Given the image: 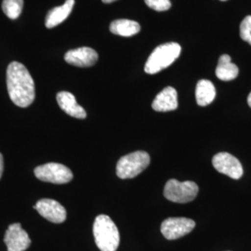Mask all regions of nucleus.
<instances>
[{"instance_id":"6e6552de","label":"nucleus","mask_w":251,"mask_h":251,"mask_svg":"<svg viewBox=\"0 0 251 251\" xmlns=\"http://www.w3.org/2000/svg\"><path fill=\"white\" fill-rule=\"evenodd\" d=\"M212 165L217 171L233 179L243 176V168L239 160L228 152H219L212 158Z\"/></svg>"},{"instance_id":"f257e3e1","label":"nucleus","mask_w":251,"mask_h":251,"mask_svg":"<svg viewBox=\"0 0 251 251\" xmlns=\"http://www.w3.org/2000/svg\"><path fill=\"white\" fill-rule=\"evenodd\" d=\"M7 87L9 98L19 107L31 105L36 97L35 83L26 67L18 63H9L7 69Z\"/></svg>"},{"instance_id":"0eeeda50","label":"nucleus","mask_w":251,"mask_h":251,"mask_svg":"<svg viewBox=\"0 0 251 251\" xmlns=\"http://www.w3.org/2000/svg\"><path fill=\"white\" fill-rule=\"evenodd\" d=\"M195 221L188 218H168L161 225V233L168 240L180 238L193 231Z\"/></svg>"},{"instance_id":"423d86ee","label":"nucleus","mask_w":251,"mask_h":251,"mask_svg":"<svg viewBox=\"0 0 251 251\" xmlns=\"http://www.w3.org/2000/svg\"><path fill=\"white\" fill-rule=\"evenodd\" d=\"M36 178L42 181L63 184L71 181L73 173L66 166L59 163H47L35 169Z\"/></svg>"},{"instance_id":"6ab92c4d","label":"nucleus","mask_w":251,"mask_h":251,"mask_svg":"<svg viewBox=\"0 0 251 251\" xmlns=\"http://www.w3.org/2000/svg\"><path fill=\"white\" fill-rule=\"evenodd\" d=\"M240 36L251 45V16H247L240 25Z\"/></svg>"},{"instance_id":"f03ea898","label":"nucleus","mask_w":251,"mask_h":251,"mask_svg":"<svg viewBox=\"0 0 251 251\" xmlns=\"http://www.w3.org/2000/svg\"><path fill=\"white\" fill-rule=\"evenodd\" d=\"M95 243L100 251H117L120 235L117 225L107 215L96 217L93 225Z\"/></svg>"},{"instance_id":"4468645a","label":"nucleus","mask_w":251,"mask_h":251,"mask_svg":"<svg viewBox=\"0 0 251 251\" xmlns=\"http://www.w3.org/2000/svg\"><path fill=\"white\" fill-rule=\"evenodd\" d=\"M75 5V0H66L63 6L50 9L46 17V27L51 29L68 18Z\"/></svg>"},{"instance_id":"dca6fc26","label":"nucleus","mask_w":251,"mask_h":251,"mask_svg":"<svg viewBox=\"0 0 251 251\" xmlns=\"http://www.w3.org/2000/svg\"><path fill=\"white\" fill-rule=\"evenodd\" d=\"M216 97V89L212 82L206 79L198 81L196 90V98L199 106L210 104Z\"/></svg>"},{"instance_id":"f3484780","label":"nucleus","mask_w":251,"mask_h":251,"mask_svg":"<svg viewBox=\"0 0 251 251\" xmlns=\"http://www.w3.org/2000/svg\"><path fill=\"white\" fill-rule=\"evenodd\" d=\"M110 31L117 36H132L141 31V25L135 21L121 19L114 21L110 25Z\"/></svg>"},{"instance_id":"39448f33","label":"nucleus","mask_w":251,"mask_h":251,"mask_svg":"<svg viewBox=\"0 0 251 251\" xmlns=\"http://www.w3.org/2000/svg\"><path fill=\"white\" fill-rule=\"evenodd\" d=\"M198 190V185L195 181H179L171 179L165 185L164 196L171 202L184 204L197 198Z\"/></svg>"},{"instance_id":"5701e85b","label":"nucleus","mask_w":251,"mask_h":251,"mask_svg":"<svg viewBox=\"0 0 251 251\" xmlns=\"http://www.w3.org/2000/svg\"><path fill=\"white\" fill-rule=\"evenodd\" d=\"M103 3H106V4H108V3H112V2H115V1H117V0H101Z\"/></svg>"},{"instance_id":"7ed1b4c3","label":"nucleus","mask_w":251,"mask_h":251,"mask_svg":"<svg viewBox=\"0 0 251 251\" xmlns=\"http://www.w3.org/2000/svg\"><path fill=\"white\" fill-rule=\"evenodd\" d=\"M181 48L178 43H167L158 46L149 56L144 66V71L153 75L169 67L178 59Z\"/></svg>"},{"instance_id":"ddd939ff","label":"nucleus","mask_w":251,"mask_h":251,"mask_svg":"<svg viewBox=\"0 0 251 251\" xmlns=\"http://www.w3.org/2000/svg\"><path fill=\"white\" fill-rule=\"evenodd\" d=\"M57 101L59 106L67 115L78 119H84L87 117V113L85 109L76 102L75 97L73 95L72 93L68 91L59 92L57 94Z\"/></svg>"},{"instance_id":"9b49d317","label":"nucleus","mask_w":251,"mask_h":251,"mask_svg":"<svg viewBox=\"0 0 251 251\" xmlns=\"http://www.w3.org/2000/svg\"><path fill=\"white\" fill-rule=\"evenodd\" d=\"M98 53L91 48L83 47L69 50L64 55L65 62L77 67H90L98 61Z\"/></svg>"},{"instance_id":"20e7f679","label":"nucleus","mask_w":251,"mask_h":251,"mask_svg":"<svg viewBox=\"0 0 251 251\" xmlns=\"http://www.w3.org/2000/svg\"><path fill=\"white\" fill-rule=\"evenodd\" d=\"M151 161L148 152L144 151L128 153L122 156L117 165V175L120 179H132L149 166Z\"/></svg>"},{"instance_id":"412c9836","label":"nucleus","mask_w":251,"mask_h":251,"mask_svg":"<svg viewBox=\"0 0 251 251\" xmlns=\"http://www.w3.org/2000/svg\"><path fill=\"white\" fill-rule=\"evenodd\" d=\"M3 168H4V163H3V155L0 153V179L3 173Z\"/></svg>"},{"instance_id":"b1692460","label":"nucleus","mask_w":251,"mask_h":251,"mask_svg":"<svg viewBox=\"0 0 251 251\" xmlns=\"http://www.w3.org/2000/svg\"><path fill=\"white\" fill-rule=\"evenodd\" d=\"M221 1H226V0H221Z\"/></svg>"},{"instance_id":"4be33fe9","label":"nucleus","mask_w":251,"mask_h":251,"mask_svg":"<svg viewBox=\"0 0 251 251\" xmlns=\"http://www.w3.org/2000/svg\"><path fill=\"white\" fill-rule=\"evenodd\" d=\"M248 103H249V105L251 106V92L250 93V95H249V97H248Z\"/></svg>"},{"instance_id":"2eb2a0df","label":"nucleus","mask_w":251,"mask_h":251,"mask_svg":"<svg viewBox=\"0 0 251 251\" xmlns=\"http://www.w3.org/2000/svg\"><path fill=\"white\" fill-rule=\"evenodd\" d=\"M238 74L239 69L234 63L231 62V57L227 54L222 55L216 68L217 77L223 81H231L236 78Z\"/></svg>"},{"instance_id":"a211bd4d","label":"nucleus","mask_w":251,"mask_h":251,"mask_svg":"<svg viewBox=\"0 0 251 251\" xmlns=\"http://www.w3.org/2000/svg\"><path fill=\"white\" fill-rule=\"evenodd\" d=\"M24 7V0H3L2 9L7 17L11 20L18 18Z\"/></svg>"},{"instance_id":"aec40b11","label":"nucleus","mask_w":251,"mask_h":251,"mask_svg":"<svg viewBox=\"0 0 251 251\" xmlns=\"http://www.w3.org/2000/svg\"><path fill=\"white\" fill-rule=\"evenodd\" d=\"M146 5L156 11H165L171 9V3L170 0H144Z\"/></svg>"},{"instance_id":"f8f14e48","label":"nucleus","mask_w":251,"mask_h":251,"mask_svg":"<svg viewBox=\"0 0 251 251\" xmlns=\"http://www.w3.org/2000/svg\"><path fill=\"white\" fill-rule=\"evenodd\" d=\"M152 107L157 112L176 110L178 108V94L176 90L172 87L165 88L153 100Z\"/></svg>"},{"instance_id":"9d476101","label":"nucleus","mask_w":251,"mask_h":251,"mask_svg":"<svg viewBox=\"0 0 251 251\" xmlns=\"http://www.w3.org/2000/svg\"><path fill=\"white\" fill-rule=\"evenodd\" d=\"M8 251H25L31 244V239L20 224L9 225L4 237Z\"/></svg>"},{"instance_id":"1a4fd4ad","label":"nucleus","mask_w":251,"mask_h":251,"mask_svg":"<svg viewBox=\"0 0 251 251\" xmlns=\"http://www.w3.org/2000/svg\"><path fill=\"white\" fill-rule=\"evenodd\" d=\"M38 213L53 224H62L66 220V209L52 199H41L34 206Z\"/></svg>"}]
</instances>
